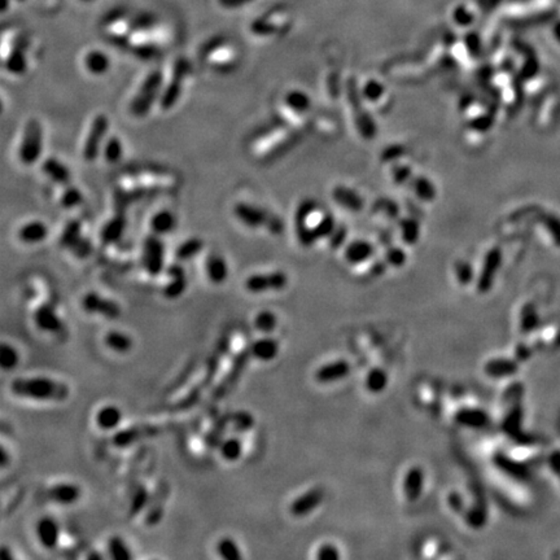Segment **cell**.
Segmentation results:
<instances>
[{
	"label": "cell",
	"mask_w": 560,
	"mask_h": 560,
	"mask_svg": "<svg viewBox=\"0 0 560 560\" xmlns=\"http://www.w3.org/2000/svg\"><path fill=\"white\" fill-rule=\"evenodd\" d=\"M164 74L161 70H154L144 78L143 83L134 95L129 110L134 117L143 118L152 110L154 101L161 98Z\"/></svg>",
	"instance_id": "cell-2"
},
{
	"label": "cell",
	"mask_w": 560,
	"mask_h": 560,
	"mask_svg": "<svg viewBox=\"0 0 560 560\" xmlns=\"http://www.w3.org/2000/svg\"><path fill=\"white\" fill-rule=\"evenodd\" d=\"M249 351L254 360H258L261 362H270L279 354V342L274 338L265 336L254 341L249 346Z\"/></svg>",
	"instance_id": "cell-26"
},
{
	"label": "cell",
	"mask_w": 560,
	"mask_h": 560,
	"mask_svg": "<svg viewBox=\"0 0 560 560\" xmlns=\"http://www.w3.org/2000/svg\"><path fill=\"white\" fill-rule=\"evenodd\" d=\"M166 274L170 278V280L163 287V296L167 300L179 298L186 292L188 287V279L185 269L179 264L170 265L166 269Z\"/></svg>",
	"instance_id": "cell-17"
},
{
	"label": "cell",
	"mask_w": 560,
	"mask_h": 560,
	"mask_svg": "<svg viewBox=\"0 0 560 560\" xmlns=\"http://www.w3.org/2000/svg\"><path fill=\"white\" fill-rule=\"evenodd\" d=\"M0 463H1V467H3V468L7 467V464H8V454H7V450H6L4 446L1 448V459H0Z\"/></svg>",
	"instance_id": "cell-59"
},
{
	"label": "cell",
	"mask_w": 560,
	"mask_h": 560,
	"mask_svg": "<svg viewBox=\"0 0 560 560\" xmlns=\"http://www.w3.org/2000/svg\"><path fill=\"white\" fill-rule=\"evenodd\" d=\"M35 533L44 549L54 550L57 548L60 542V526L55 517H44L39 519L35 527Z\"/></svg>",
	"instance_id": "cell-18"
},
{
	"label": "cell",
	"mask_w": 560,
	"mask_h": 560,
	"mask_svg": "<svg viewBox=\"0 0 560 560\" xmlns=\"http://www.w3.org/2000/svg\"><path fill=\"white\" fill-rule=\"evenodd\" d=\"M234 216L240 220L242 225L257 229L265 226L267 230L273 234H280L283 231V225L280 220H278L264 209L258 208L249 203H236L234 205Z\"/></svg>",
	"instance_id": "cell-4"
},
{
	"label": "cell",
	"mask_w": 560,
	"mask_h": 560,
	"mask_svg": "<svg viewBox=\"0 0 560 560\" xmlns=\"http://www.w3.org/2000/svg\"><path fill=\"white\" fill-rule=\"evenodd\" d=\"M96 424L103 431H112L116 429L122 422V411L120 407L114 405L101 407L96 414Z\"/></svg>",
	"instance_id": "cell-31"
},
{
	"label": "cell",
	"mask_w": 560,
	"mask_h": 560,
	"mask_svg": "<svg viewBox=\"0 0 560 560\" xmlns=\"http://www.w3.org/2000/svg\"><path fill=\"white\" fill-rule=\"evenodd\" d=\"M82 201H83V194L81 192V189H78L77 187L74 186L66 187L60 198V204L65 209L76 208L82 204Z\"/></svg>",
	"instance_id": "cell-51"
},
{
	"label": "cell",
	"mask_w": 560,
	"mask_h": 560,
	"mask_svg": "<svg viewBox=\"0 0 560 560\" xmlns=\"http://www.w3.org/2000/svg\"><path fill=\"white\" fill-rule=\"evenodd\" d=\"M317 558L319 560H338L340 559V552L336 546L331 543H324L319 548Z\"/></svg>",
	"instance_id": "cell-53"
},
{
	"label": "cell",
	"mask_w": 560,
	"mask_h": 560,
	"mask_svg": "<svg viewBox=\"0 0 560 560\" xmlns=\"http://www.w3.org/2000/svg\"><path fill=\"white\" fill-rule=\"evenodd\" d=\"M231 427L236 433L249 432L254 427V417L247 410L231 413Z\"/></svg>",
	"instance_id": "cell-41"
},
{
	"label": "cell",
	"mask_w": 560,
	"mask_h": 560,
	"mask_svg": "<svg viewBox=\"0 0 560 560\" xmlns=\"http://www.w3.org/2000/svg\"><path fill=\"white\" fill-rule=\"evenodd\" d=\"M4 68L14 76H22L28 70V59L20 42L12 47L8 56H4Z\"/></svg>",
	"instance_id": "cell-30"
},
{
	"label": "cell",
	"mask_w": 560,
	"mask_h": 560,
	"mask_svg": "<svg viewBox=\"0 0 560 560\" xmlns=\"http://www.w3.org/2000/svg\"><path fill=\"white\" fill-rule=\"evenodd\" d=\"M231 345V336L229 333H225L220 336L218 344L216 345L214 351L210 354V357L207 361V369H205V375L201 380V384L204 385L205 389H208L210 385L213 384L216 375L220 370V362L223 360V357L226 355V353L229 352Z\"/></svg>",
	"instance_id": "cell-15"
},
{
	"label": "cell",
	"mask_w": 560,
	"mask_h": 560,
	"mask_svg": "<svg viewBox=\"0 0 560 560\" xmlns=\"http://www.w3.org/2000/svg\"><path fill=\"white\" fill-rule=\"evenodd\" d=\"M3 559H12L13 557H12L11 552H10V550L7 549L6 546H3L1 548V555H0Z\"/></svg>",
	"instance_id": "cell-60"
},
{
	"label": "cell",
	"mask_w": 560,
	"mask_h": 560,
	"mask_svg": "<svg viewBox=\"0 0 560 560\" xmlns=\"http://www.w3.org/2000/svg\"><path fill=\"white\" fill-rule=\"evenodd\" d=\"M87 559H101V555L96 554L95 551H92L91 554H88Z\"/></svg>",
	"instance_id": "cell-62"
},
{
	"label": "cell",
	"mask_w": 560,
	"mask_h": 560,
	"mask_svg": "<svg viewBox=\"0 0 560 560\" xmlns=\"http://www.w3.org/2000/svg\"><path fill=\"white\" fill-rule=\"evenodd\" d=\"M108 552L112 559L132 560V554L125 539L120 536H112L108 541Z\"/></svg>",
	"instance_id": "cell-43"
},
{
	"label": "cell",
	"mask_w": 560,
	"mask_h": 560,
	"mask_svg": "<svg viewBox=\"0 0 560 560\" xmlns=\"http://www.w3.org/2000/svg\"><path fill=\"white\" fill-rule=\"evenodd\" d=\"M546 227L550 234L552 235L554 242L560 247V220H558L555 216H549L546 218Z\"/></svg>",
	"instance_id": "cell-54"
},
{
	"label": "cell",
	"mask_w": 560,
	"mask_h": 560,
	"mask_svg": "<svg viewBox=\"0 0 560 560\" xmlns=\"http://www.w3.org/2000/svg\"><path fill=\"white\" fill-rule=\"evenodd\" d=\"M253 323H254L256 330L269 335V333L274 332L275 329H276V326H278V318H276V315H275L274 313H271V311H269V310H264V311H260V313L256 315Z\"/></svg>",
	"instance_id": "cell-47"
},
{
	"label": "cell",
	"mask_w": 560,
	"mask_h": 560,
	"mask_svg": "<svg viewBox=\"0 0 560 560\" xmlns=\"http://www.w3.org/2000/svg\"><path fill=\"white\" fill-rule=\"evenodd\" d=\"M205 274L210 283L220 286L229 278V266L220 253H209L205 258Z\"/></svg>",
	"instance_id": "cell-21"
},
{
	"label": "cell",
	"mask_w": 560,
	"mask_h": 560,
	"mask_svg": "<svg viewBox=\"0 0 560 560\" xmlns=\"http://www.w3.org/2000/svg\"><path fill=\"white\" fill-rule=\"evenodd\" d=\"M501 264V254L498 252L490 253L488 256V261L484 266L483 273L479 280V291L481 293L489 292V289L493 286L495 275Z\"/></svg>",
	"instance_id": "cell-32"
},
{
	"label": "cell",
	"mask_w": 560,
	"mask_h": 560,
	"mask_svg": "<svg viewBox=\"0 0 560 560\" xmlns=\"http://www.w3.org/2000/svg\"><path fill=\"white\" fill-rule=\"evenodd\" d=\"M33 319L37 329L42 332L60 333L61 331L64 330L63 319L59 317L55 307L50 302L42 304L35 309Z\"/></svg>",
	"instance_id": "cell-14"
},
{
	"label": "cell",
	"mask_w": 560,
	"mask_h": 560,
	"mask_svg": "<svg viewBox=\"0 0 560 560\" xmlns=\"http://www.w3.org/2000/svg\"><path fill=\"white\" fill-rule=\"evenodd\" d=\"M42 170L47 176H50L56 183L60 185H69L70 182V172L63 163H60L55 157L47 158L42 165Z\"/></svg>",
	"instance_id": "cell-34"
},
{
	"label": "cell",
	"mask_w": 560,
	"mask_h": 560,
	"mask_svg": "<svg viewBox=\"0 0 560 560\" xmlns=\"http://www.w3.org/2000/svg\"><path fill=\"white\" fill-rule=\"evenodd\" d=\"M142 265L144 271L151 276H158L164 270L165 247L156 234L147 236V239L144 240Z\"/></svg>",
	"instance_id": "cell-9"
},
{
	"label": "cell",
	"mask_w": 560,
	"mask_h": 560,
	"mask_svg": "<svg viewBox=\"0 0 560 560\" xmlns=\"http://www.w3.org/2000/svg\"><path fill=\"white\" fill-rule=\"evenodd\" d=\"M200 57L207 61L211 69L225 74L236 66L232 50L223 37H216L204 44Z\"/></svg>",
	"instance_id": "cell-3"
},
{
	"label": "cell",
	"mask_w": 560,
	"mask_h": 560,
	"mask_svg": "<svg viewBox=\"0 0 560 560\" xmlns=\"http://www.w3.org/2000/svg\"><path fill=\"white\" fill-rule=\"evenodd\" d=\"M169 495V485L161 481L154 490V497H151L149 505L145 508V515H144V524L147 527H154L157 526L163 517H164V502L167 499Z\"/></svg>",
	"instance_id": "cell-16"
},
{
	"label": "cell",
	"mask_w": 560,
	"mask_h": 560,
	"mask_svg": "<svg viewBox=\"0 0 560 560\" xmlns=\"http://www.w3.org/2000/svg\"><path fill=\"white\" fill-rule=\"evenodd\" d=\"M81 488L72 483L56 484L51 486L47 492V497L50 501L55 502L57 505L70 506L77 504L81 498Z\"/></svg>",
	"instance_id": "cell-20"
},
{
	"label": "cell",
	"mask_w": 560,
	"mask_h": 560,
	"mask_svg": "<svg viewBox=\"0 0 560 560\" xmlns=\"http://www.w3.org/2000/svg\"><path fill=\"white\" fill-rule=\"evenodd\" d=\"M158 432L160 428L152 424H138L129 428L121 429L117 433H114L112 442L118 449H126L134 444H138L142 439L156 437Z\"/></svg>",
	"instance_id": "cell-13"
},
{
	"label": "cell",
	"mask_w": 560,
	"mask_h": 560,
	"mask_svg": "<svg viewBox=\"0 0 560 560\" xmlns=\"http://www.w3.org/2000/svg\"><path fill=\"white\" fill-rule=\"evenodd\" d=\"M351 373V364L346 361H336V362L324 364L319 367L315 373V379L318 383L327 384L333 383L341 379H345Z\"/></svg>",
	"instance_id": "cell-23"
},
{
	"label": "cell",
	"mask_w": 560,
	"mask_h": 560,
	"mask_svg": "<svg viewBox=\"0 0 560 560\" xmlns=\"http://www.w3.org/2000/svg\"><path fill=\"white\" fill-rule=\"evenodd\" d=\"M370 254V251L367 247L361 245V247H354L349 252H348V258L351 262H361L364 261V258Z\"/></svg>",
	"instance_id": "cell-55"
},
{
	"label": "cell",
	"mask_w": 560,
	"mask_h": 560,
	"mask_svg": "<svg viewBox=\"0 0 560 560\" xmlns=\"http://www.w3.org/2000/svg\"><path fill=\"white\" fill-rule=\"evenodd\" d=\"M229 424H231V413L222 414L216 419L213 426L210 427V429L204 436V445H205L207 449H209V450L218 449Z\"/></svg>",
	"instance_id": "cell-28"
},
{
	"label": "cell",
	"mask_w": 560,
	"mask_h": 560,
	"mask_svg": "<svg viewBox=\"0 0 560 560\" xmlns=\"http://www.w3.org/2000/svg\"><path fill=\"white\" fill-rule=\"evenodd\" d=\"M151 495L148 493L145 485L138 484L134 489L132 498H130V507H129V515L130 517H138L141 512L149 505Z\"/></svg>",
	"instance_id": "cell-37"
},
{
	"label": "cell",
	"mask_w": 560,
	"mask_h": 560,
	"mask_svg": "<svg viewBox=\"0 0 560 560\" xmlns=\"http://www.w3.org/2000/svg\"><path fill=\"white\" fill-rule=\"evenodd\" d=\"M521 420H523V410H521L520 404H515V406L510 410L508 415L504 420V429H505L506 433L510 435L511 437H517V435H520Z\"/></svg>",
	"instance_id": "cell-44"
},
{
	"label": "cell",
	"mask_w": 560,
	"mask_h": 560,
	"mask_svg": "<svg viewBox=\"0 0 560 560\" xmlns=\"http://www.w3.org/2000/svg\"><path fill=\"white\" fill-rule=\"evenodd\" d=\"M20 362V354L11 344L3 342L0 346V367L4 371L13 370Z\"/></svg>",
	"instance_id": "cell-45"
},
{
	"label": "cell",
	"mask_w": 560,
	"mask_h": 560,
	"mask_svg": "<svg viewBox=\"0 0 560 560\" xmlns=\"http://www.w3.org/2000/svg\"><path fill=\"white\" fill-rule=\"evenodd\" d=\"M539 311L533 304H526L520 310V317H519V326L520 331L524 335H530L535 330H537L539 326Z\"/></svg>",
	"instance_id": "cell-36"
},
{
	"label": "cell",
	"mask_w": 560,
	"mask_h": 560,
	"mask_svg": "<svg viewBox=\"0 0 560 560\" xmlns=\"http://www.w3.org/2000/svg\"><path fill=\"white\" fill-rule=\"evenodd\" d=\"M59 242L78 258H86L94 249L91 242L82 235V222L78 220H69L66 223Z\"/></svg>",
	"instance_id": "cell-8"
},
{
	"label": "cell",
	"mask_w": 560,
	"mask_h": 560,
	"mask_svg": "<svg viewBox=\"0 0 560 560\" xmlns=\"http://www.w3.org/2000/svg\"><path fill=\"white\" fill-rule=\"evenodd\" d=\"M176 220L174 214L169 210H161L156 213L151 220V229L156 235H165L176 227Z\"/></svg>",
	"instance_id": "cell-38"
},
{
	"label": "cell",
	"mask_w": 560,
	"mask_h": 560,
	"mask_svg": "<svg viewBox=\"0 0 560 560\" xmlns=\"http://www.w3.org/2000/svg\"><path fill=\"white\" fill-rule=\"evenodd\" d=\"M82 309L87 314H95L107 319L121 317L122 309L118 302L108 297L101 296L96 292H88L82 298Z\"/></svg>",
	"instance_id": "cell-11"
},
{
	"label": "cell",
	"mask_w": 560,
	"mask_h": 560,
	"mask_svg": "<svg viewBox=\"0 0 560 560\" xmlns=\"http://www.w3.org/2000/svg\"><path fill=\"white\" fill-rule=\"evenodd\" d=\"M43 151V129L41 122L32 118L26 122L20 147H19V158L23 165L35 164Z\"/></svg>",
	"instance_id": "cell-5"
},
{
	"label": "cell",
	"mask_w": 560,
	"mask_h": 560,
	"mask_svg": "<svg viewBox=\"0 0 560 560\" xmlns=\"http://www.w3.org/2000/svg\"><path fill=\"white\" fill-rule=\"evenodd\" d=\"M424 486V473L419 467L408 470L404 479V493L408 502H417L423 493Z\"/></svg>",
	"instance_id": "cell-27"
},
{
	"label": "cell",
	"mask_w": 560,
	"mask_h": 560,
	"mask_svg": "<svg viewBox=\"0 0 560 560\" xmlns=\"http://www.w3.org/2000/svg\"><path fill=\"white\" fill-rule=\"evenodd\" d=\"M85 66L92 76H104L110 70V57L98 50L90 51L85 56Z\"/></svg>",
	"instance_id": "cell-35"
},
{
	"label": "cell",
	"mask_w": 560,
	"mask_h": 560,
	"mask_svg": "<svg viewBox=\"0 0 560 560\" xmlns=\"http://www.w3.org/2000/svg\"><path fill=\"white\" fill-rule=\"evenodd\" d=\"M220 457L226 462H236L242 458V442L239 437L222 439L218 446Z\"/></svg>",
	"instance_id": "cell-39"
},
{
	"label": "cell",
	"mask_w": 560,
	"mask_h": 560,
	"mask_svg": "<svg viewBox=\"0 0 560 560\" xmlns=\"http://www.w3.org/2000/svg\"><path fill=\"white\" fill-rule=\"evenodd\" d=\"M10 389L13 395L20 398L50 402H64L70 393L65 383L45 376L17 377L12 380Z\"/></svg>",
	"instance_id": "cell-1"
},
{
	"label": "cell",
	"mask_w": 560,
	"mask_h": 560,
	"mask_svg": "<svg viewBox=\"0 0 560 560\" xmlns=\"http://www.w3.org/2000/svg\"><path fill=\"white\" fill-rule=\"evenodd\" d=\"M110 130V120L105 114H98L90 126L87 138L83 144L82 156L85 161L94 163L99 156L101 142L104 141L107 132Z\"/></svg>",
	"instance_id": "cell-10"
},
{
	"label": "cell",
	"mask_w": 560,
	"mask_h": 560,
	"mask_svg": "<svg viewBox=\"0 0 560 560\" xmlns=\"http://www.w3.org/2000/svg\"><path fill=\"white\" fill-rule=\"evenodd\" d=\"M204 249V240L200 238H189L182 242L176 251V257L179 261H189L196 257Z\"/></svg>",
	"instance_id": "cell-40"
},
{
	"label": "cell",
	"mask_w": 560,
	"mask_h": 560,
	"mask_svg": "<svg viewBox=\"0 0 560 560\" xmlns=\"http://www.w3.org/2000/svg\"><path fill=\"white\" fill-rule=\"evenodd\" d=\"M554 35H555L557 41L560 43V21L554 26Z\"/></svg>",
	"instance_id": "cell-61"
},
{
	"label": "cell",
	"mask_w": 560,
	"mask_h": 560,
	"mask_svg": "<svg viewBox=\"0 0 560 560\" xmlns=\"http://www.w3.org/2000/svg\"><path fill=\"white\" fill-rule=\"evenodd\" d=\"M287 104L293 110H304L307 101L300 92H289L287 96Z\"/></svg>",
	"instance_id": "cell-56"
},
{
	"label": "cell",
	"mask_w": 560,
	"mask_h": 560,
	"mask_svg": "<svg viewBox=\"0 0 560 560\" xmlns=\"http://www.w3.org/2000/svg\"><path fill=\"white\" fill-rule=\"evenodd\" d=\"M17 236L25 244H38L48 236V227L41 220H30L20 227Z\"/></svg>",
	"instance_id": "cell-29"
},
{
	"label": "cell",
	"mask_w": 560,
	"mask_h": 560,
	"mask_svg": "<svg viewBox=\"0 0 560 560\" xmlns=\"http://www.w3.org/2000/svg\"><path fill=\"white\" fill-rule=\"evenodd\" d=\"M104 344L107 345V348H110V351L120 353V354H126V353L130 352L132 346H134L132 336L122 332V331L117 330L110 331L104 336Z\"/></svg>",
	"instance_id": "cell-33"
},
{
	"label": "cell",
	"mask_w": 560,
	"mask_h": 560,
	"mask_svg": "<svg viewBox=\"0 0 560 560\" xmlns=\"http://www.w3.org/2000/svg\"><path fill=\"white\" fill-rule=\"evenodd\" d=\"M323 502V492L320 489H311L307 493H304L289 506V511L293 517H307L310 512H313L320 504Z\"/></svg>",
	"instance_id": "cell-19"
},
{
	"label": "cell",
	"mask_w": 560,
	"mask_h": 560,
	"mask_svg": "<svg viewBox=\"0 0 560 560\" xmlns=\"http://www.w3.org/2000/svg\"><path fill=\"white\" fill-rule=\"evenodd\" d=\"M454 419L458 424H461L462 427L473 429L485 428L490 422L489 415L484 410L470 408V407L458 410Z\"/></svg>",
	"instance_id": "cell-24"
},
{
	"label": "cell",
	"mask_w": 560,
	"mask_h": 560,
	"mask_svg": "<svg viewBox=\"0 0 560 560\" xmlns=\"http://www.w3.org/2000/svg\"><path fill=\"white\" fill-rule=\"evenodd\" d=\"M519 361L511 358H495L485 363L484 371L493 379H504L514 376L519 371Z\"/></svg>",
	"instance_id": "cell-25"
},
{
	"label": "cell",
	"mask_w": 560,
	"mask_h": 560,
	"mask_svg": "<svg viewBox=\"0 0 560 560\" xmlns=\"http://www.w3.org/2000/svg\"><path fill=\"white\" fill-rule=\"evenodd\" d=\"M191 69H192V66L187 59L185 57L176 59V63L173 65V70H172V76L167 82V86L163 91L161 98H160L161 110H170L176 107V103L182 96L183 82L189 76Z\"/></svg>",
	"instance_id": "cell-7"
},
{
	"label": "cell",
	"mask_w": 560,
	"mask_h": 560,
	"mask_svg": "<svg viewBox=\"0 0 560 560\" xmlns=\"http://www.w3.org/2000/svg\"><path fill=\"white\" fill-rule=\"evenodd\" d=\"M126 229V217L123 211H117L108 222L104 223L100 230V242L104 245H113L118 242Z\"/></svg>",
	"instance_id": "cell-22"
},
{
	"label": "cell",
	"mask_w": 560,
	"mask_h": 560,
	"mask_svg": "<svg viewBox=\"0 0 560 560\" xmlns=\"http://www.w3.org/2000/svg\"><path fill=\"white\" fill-rule=\"evenodd\" d=\"M204 389H205V388H204V385L201 384V383L195 385V386L188 392V395H187L185 398H182L178 404H176L174 410H176V411H187V410L192 408V407L198 404V400L201 398Z\"/></svg>",
	"instance_id": "cell-49"
},
{
	"label": "cell",
	"mask_w": 560,
	"mask_h": 560,
	"mask_svg": "<svg viewBox=\"0 0 560 560\" xmlns=\"http://www.w3.org/2000/svg\"><path fill=\"white\" fill-rule=\"evenodd\" d=\"M388 384V375L382 369H373L366 376V388L371 393L383 392Z\"/></svg>",
	"instance_id": "cell-46"
},
{
	"label": "cell",
	"mask_w": 560,
	"mask_h": 560,
	"mask_svg": "<svg viewBox=\"0 0 560 560\" xmlns=\"http://www.w3.org/2000/svg\"><path fill=\"white\" fill-rule=\"evenodd\" d=\"M217 554L223 560H240L242 558V551L239 549L238 543L231 537H223L218 541Z\"/></svg>",
	"instance_id": "cell-42"
},
{
	"label": "cell",
	"mask_w": 560,
	"mask_h": 560,
	"mask_svg": "<svg viewBox=\"0 0 560 560\" xmlns=\"http://www.w3.org/2000/svg\"><path fill=\"white\" fill-rule=\"evenodd\" d=\"M123 147L121 141L117 136H112L104 145V157L110 164H116L122 158Z\"/></svg>",
	"instance_id": "cell-48"
},
{
	"label": "cell",
	"mask_w": 560,
	"mask_h": 560,
	"mask_svg": "<svg viewBox=\"0 0 560 560\" xmlns=\"http://www.w3.org/2000/svg\"><path fill=\"white\" fill-rule=\"evenodd\" d=\"M448 504H449L451 510H453L454 512L461 514V512H463V510H464L463 499H462L461 495H458V493H450L449 498H448Z\"/></svg>",
	"instance_id": "cell-57"
},
{
	"label": "cell",
	"mask_w": 560,
	"mask_h": 560,
	"mask_svg": "<svg viewBox=\"0 0 560 560\" xmlns=\"http://www.w3.org/2000/svg\"><path fill=\"white\" fill-rule=\"evenodd\" d=\"M288 284V278L283 271H273L266 274H253L245 279L244 287L251 293H265L270 291H280Z\"/></svg>",
	"instance_id": "cell-12"
},
{
	"label": "cell",
	"mask_w": 560,
	"mask_h": 560,
	"mask_svg": "<svg viewBox=\"0 0 560 560\" xmlns=\"http://www.w3.org/2000/svg\"><path fill=\"white\" fill-rule=\"evenodd\" d=\"M530 355H532V351H530V348H529V346L524 345V344L517 345V360L519 361V362H524V361H527V360L530 358Z\"/></svg>",
	"instance_id": "cell-58"
},
{
	"label": "cell",
	"mask_w": 560,
	"mask_h": 560,
	"mask_svg": "<svg viewBox=\"0 0 560 560\" xmlns=\"http://www.w3.org/2000/svg\"><path fill=\"white\" fill-rule=\"evenodd\" d=\"M495 461V464H497L501 470H504L505 473H510V475H512V476H515V477H520V479L524 477V476H527V470H526L520 463L511 461V459L506 458L504 455H497Z\"/></svg>",
	"instance_id": "cell-50"
},
{
	"label": "cell",
	"mask_w": 560,
	"mask_h": 560,
	"mask_svg": "<svg viewBox=\"0 0 560 560\" xmlns=\"http://www.w3.org/2000/svg\"><path fill=\"white\" fill-rule=\"evenodd\" d=\"M251 358H253L249 348H245L232 358L230 370L220 380V383L216 385V388L211 392V398L214 401H222L227 395H230L231 392L239 384L242 379V373H245Z\"/></svg>",
	"instance_id": "cell-6"
},
{
	"label": "cell",
	"mask_w": 560,
	"mask_h": 560,
	"mask_svg": "<svg viewBox=\"0 0 560 560\" xmlns=\"http://www.w3.org/2000/svg\"><path fill=\"white\" fill-rule=\"evenodd\" d=\"M486 519H488V512H486V507L485 506H473V508L468 510V512L466 514V521L468 523V526L473 528H481L486 524Z\"/></svg>",
	"instance_id": "cell-52"
}]
</instances>
